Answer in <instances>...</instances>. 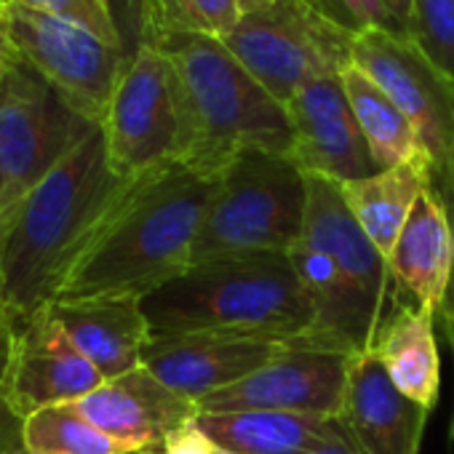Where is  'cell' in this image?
<instances>
[{
	"label": "cell",
	"instance_id": "obj_1",
	"mask_svg": "<svg viewBox=\"0 0 454 454\" xmlns=\"http://www.w3.org/2000/svg\"><path fill=\"white\" fill-rule=\"evenodd\" d=\"M134 179L107 160L102 129L0 214V302L25 324L51 308Z\"/></svg>",
	"mask_w": 454,
	"mask_h": 454
},
{
	"label": "cell",
	"instance_id": "obj_2",
	"mask_svg": "<svg viewBox=\"0 0 454 454\" xmlns=\"http://www.w3.org/2000/svg\"><path fill=\"white\" fill-rule=\"evenodd\" d=\"M214 179L182 163L129 184L99 236L75 265L59 300H145L192 268V249Z\"/></svg>",
	"mask_w": 454,
	"mask_h": 454
},
{
	"label": "cell",
	"instance_id": "obj_3",
	"mask_svg": "<svg viewBox=\"0 0 454 454\" xmlns=\"http://www.w3.org/2000/svg\"><path fill=\"white\" fill-rule=\"evenodd\" d=\"M158 49L168 57L182 110L179 163L216 179L247 150L292 158L294 134L281 105L219 38L176 35Z\"/></svg>",
	"mask_w": 454,
	"mask_h": 454
},
{
	"label": "cell",
	"instance_id": "obj_4",
	"mask_svg": "<svg viewBox=\"0 0 454 454\" xmlns=\"http://www.w3.org/2000/svg\"><path fill=\"white\" fill-rule=\"evenodd\" d=\"M153 334H233L292 345L313 326V302L289 254L192 265L142 300Z\"/></svg>",
	"mask_w": 454,
	"mask_h": 454
},
{
	"label": "cell",
	"instance_id": "obj_5",
	"mask_svg": "<svg viewBox=\"0 0 454 454\" xmlns=\"http://www.w3.org/2000/svg\"><path fill=\"white\" fill-rule=\"evenodd\" d=\"M308 174L286 155L247 150L214 179L192 265L289 254L305 227Z\"/></svg>",
	"mask_w": 454,
	"mask_h": 454
},
{
	"label": "cell",
	"instance_id": "obj_6",
	"mask_svg": "<svg viewBox=\"0 0 454 454\" xmlns=\"http://www.w3.org/2000/svg\"><path fill=\"white\" fill-rule=\"evenodd\" d=\"M0 49L99 126L129 62L126 49L20 0H0Z\"/></svg>",
	"mask_w": 454,
	"mask_h": 454
},
{
	"label": "cell",
	"instance_id": "obj_7",
	"mask_svg": "<svg viewBox=\"0 0 454 454\" xmlns=\"http://www.w3.org/2000/svg\"><path fill=\"white\" fill-rule=\"evenodd\" d=\"M231 51L281 105L318 75H342L353 65L348 33L326 22L310 0H273L241 14L222 38Z\"/></svg>",
	"mask_w": 454,
	"mask_h": 454
},
{
	"label": "cell",
	"instance_id": "obj_8",
	"mask_svg": "<svg viewBox=\"0 0 454 454\" xmlns=\"http://www.w3.org/2000/svg\"><path fill=\"white\" fill-rule=\"evenodd\" d=\"M97 129L99 123L67 105L38 73L9 59L0 89V214L20 203Z\"/></svg>",
	"mask_w": 454,
	"mask_h": 454
},
{
	"label": "cell",
	"instance_id": "obj_9",
	"mask_svg": "<svg viewBox=\"0 0 454 454\" xmlns=\"http://www.w3.org/2000/svg\"><path fill=\"white\" fill-rule=\"evenodd\" d=\"M102 137L113 171L139 179L182 158V110L168 57L137 43L102 118Z\"/></svg>",
	"mask_w": 454,
	"mask_h": 454
},
{
	"label": "cell",
	"instance_id": "obj_10",
	"mask_svg": "<svg viewBox=\"0 0 454 454\" xmlns=\"http://www.w3.org/2000/svg\"><path fill=\"white\" fill-rule=\"evenodd\" d=\"M361 67L411 121L430 160V182L454 174V78L433 67L425 54L393 33H366L353 43Z\"/></svg>",
	"mask_w": 454,
	"mask_h": 454
},
{
	"label": "cell",
	"instance_id": "obj_11",
	"mask_svg": "<svg viewBox=\"0 0 454 454\" xmlns=\"http://www.w3.org/2000/svg\"><path fill=\"white\" fill-rule=\"evenodd\" d=\"M353 356L284 345L265 366L198 403V411H286L334 419L342 411Z\"/></svg>",
	"mask_w": 454,
	"mask_h": 454
},
{
	"label": "cell",
	"instance_id": "obj_12",
	"mask_svg": "<svg viewBox=\"0 0 454 454\" xmlns=\"http://www.w3.org/2000/svg\"><path fill=\"white\" fill-rule=\"evenodd\" d=\"M294 147L292 160L310 176L353 182L380 171L356 121L342 75H318L286 102Z\"/></svg>",
	"mask_w": 454,
	"mask_h": 454
},
{
	"label": "cell",
	"instance_id": "obj_13",
	"mask_svg": "<svg viewBox=\"0 0 454 454\" xmlns=\"http://www.w3.org/2000/svg\"><path fill=\"white\" fill-rule=\"evenodd\" d=\"M105 377L70 342L51 308L17 326L9 369V393L17 414L27 419L38 409L78 403Z\"/></svg>",
	"mask_w": 454,
	"mask_h": 454
},
{
	"label": "cell",
	"instance_id": "obj_14",
	"mask_svg": "<svg viewBox=\"0 0 454 454\" xmlns=\"http://www.w3.org/2000/svg\"><path fill=\"white\" fill-rule=\"evenodd\" d=\"M284 342L233 334H153L142 366L195 406L265 366Z\"/></svg>",
	"mask_w": 454,
	"mask_h": 454
},
{
	"label": "cell",
	"instance_id": "obj_15",
	"mask_svg": "<svg viewBox=\"0 0 454 454\" xmlns=\"http://www.w3.org/2000/svg\"><path fill=\"white\" fill-rule=\"evenodd\" d=\"M302 244L329 254L340 270L390 318L409 302V292L393 276L387 257L369 241L342 198V187L326 176L308 174V214Z\"/></svg>",
	"mask_w": 454,
	"mask_h": 454
},
{
	"label": "cell",
	"instance_id": "obj_16",
	"mask_svg": "<svg viewBox=\"0 0 454 454\" xmlns=\"http://www.w3.org/2000/svg\"><path fill=\"white\" fill-rule=\"evenodd\" d=\"M75 409L131 454H163L166 438L198 417V406L166 387L150 369L139 366L105 380Z\"/></svg>",
	"mask_w": 454,
	"mask_h": 454
},
{
	"label": "cell",
	"instance_id": "obj_17",
	"mask_svg": "<svg viewBox=\"0 0 454 454\" xmlns=\"http://www.w3.org/2000/svg\"><path fill=\"white\" fill-rule=\"evenodd\" d=\"M427 417L393 385L374 353L353 356L340 419L364 454H419Z\"/></svg>",
	"mask_w": 454,
	"mask_h": 454
},
{
	"label": "cell",
	"instance_id": "obj_18",
	"mask_svg": "<svg viewBox=\"0 0 454 454\" xmlns=\"http://www.w3.org/2000/svg\"><path fill=\"white\" fill-rule=\"evenodd\" d=\"M51 316L59 321L70 342L99 369L105 380H115L142 366V353L153 337L150 318L137 297H73L57 300Z\"/></svg>",
	"mask_w": 454,
	"mask_h": 454
},
{
	"label": "cell",
	"instance_id": "obj_19",
	"mask_svg": "<svg viewBox=\"0 0 454 454\" xmlns=\"http://www.w3.org/2000/svg\"><path fill=\"white\" fill-rule=\"evenodd\" d=\"M387 265L409 297L435 316L451 268V227L443 198L433 184H427L411 206L387 254Z\"/></svg>",
	"mask_w": 454,
	"mask_h": 454
},
{
	"label": "cell",
	"instance_id": "obj_20",
	"mask_svg": "<svg viewBox=\"0 0 454 454\" xmlns=\"http://www.w3.org/2000/svg\"><path fill=\"white\" fill-rule=\"evenodd\" d=\"M435 316L417 302H406L385 329L374 356L382 361L393 385L427 411L438 403L441 361L435 345Z\"/></svg>",
	"mask_w": 454,
	"mask_h": 454
},
{
	"label": "cell",
	"instance_id": "obj_21",
	"mask_svg": "<svg viewBox=\"0 0 454 454\" xmlns=\"http://www.w3.org/2000/svg\"><path fill=\"white\" fill-rule=\"evenodd\" d=\"M198 425L231 454H313L329 419L286 411H198Z\"/></svg>",
	"mask_w": 454,
	"mask_h": 454
},
{
	"label": "cell",
	"instance_id": "obj_22",
	"mask_svg": "<svg viewBox=\"0 0 454 454\" xmlns=\"http://www.w3.org/2000/svg\"><path fill=\"white\" fill-rule=\"evenodd\" d=\"M427 184L430 168L425 163H401L364 179L340 182L348 208L385 257L390 254L411 206Z\"/></svg>",
	"mask_w": 454,
	"mask_h": 454
},
{
	"label": "cell",
	"instance_id": "obj_23",
	"mask_svg": "<svg viewBox=\"0 0 454 454\" xmlns=\"http://www.w3.org/2000/svg\"><path fill=\"white\" fill-rule=\"evenodd\" d=\"M342 86L380 171L401 163H425L430 168L427 153L411 121L361 67H345Z\"/></svg>",
	"mask_w": 454,
	"mask_h": 454
},
{
	"label": "cell",
	"instance_id": "obj_24",
	"mask_svg": "<svg viewBox=\"0 0 454 454\" xmlns=\"http://www.w3.org/2000/svg\"><path fill=\"white\" fill-rule=\"evenodd\" d=\"M139 43L158 46L176 35L224 38L239 20L236 0H137Z\"/></svg>",
	"mask_w": 454,
	"mask_h": 454
},
{
	"label": "cell",
	"instance_id": "obj_25",
	"mask_svg": "<svg viewBox=\"0 0 454 454\" xmlns=\"http://www.w3.org/2000/svg\"><path fill=\"white\" fill-rule=\"evenodd\" d=\"M25 446L38 454H131L83 417L75 403L33 411L25 419Z\"/></svg>",
	"mask_w": 454,
	"mask_h": 454
},
{
	"label": "cell",
	"instance_id": "obj_26",
	"mask_svg": "<svg viewBox=\"0 0 454 454\" xmlns=\"http://www.w3.org/2000/svg\"><path fill=\"white\" fill-rule=\"evenodd\" d=\"M406 38L433 67L454 78V0H411Z\"/></svg>",
	"mask_w": 454,
	"mask_h": 454
},
{
	"label": "cell",
	"instance_id": "obj_27",
	"mask_svg": "<svg viewBox=\"0 0 454 454\" xmlns=\"http://www.w3.org/2000/svg\"><path fill=\"white\" fill-rule=\"evenodd\" d=\"M310 4L326 22H332L350 38H361L374 30L406 35V27L393 17L385 0H310Z\"/></svg>",
	"mask_w": 454,
	"mask_h": 454
},
{
	"label": "cell",
	"instance_id": "obj_28",
	"mask_svg": "<svg viewBox=\"0 0 454 454\" xmlns=\"http://www.w3.org/2000/svg\"><path fill=\"white\" fill-rule=\"evenodd\" d=\"M20 4L38 9L43 14H51V17H59L65 22H73V25L94 33L105 43L123 49L121 27L115 22L110 0H20Z\"/></svg>",
	"mask_w": 454,
	"mask_h": 454
},
{
	"label": "cell",
	"instance_id": "obj_29",
	"mask_svg": "<svg viewBox=\"0 0 454 454\" xmlns=\"http://www.w3.org/2000/svg\"><path fill=\"white\" fill-rule=\"evenodd\" d=\"M17 324L0 302V454L25 443V419L17 414L9 393V369H12V348H14Z\"/></svg>",
	"mask_w": 454,
	"mask_h": 454
},
{
	"label": "cell",
	"instance_id": "obj_30",
	"mask_svg": "<svg viewBox=\"0 0 454 454\" xmlns=\"http://www.w3.org/2000/svg\"><path fill=\"white\" fill-rule=\"evenodd\" d=\"M430 184L441 192L446 214H449V227H451V268H449L443 302H441L435 318H438V326H441V332L451 348V356H454V174H449L438 182H430ZM449 443H454V403H451V419H449Z\"/></svg>",
	"mask_w": 454,
	"mask_h": 454
},
{
	"label": "cell",
	"instance_id": "obj_31",
	"mask_svg": "<svg viewBox=\"0 0 454 454\" xmlns=\"http://www.w3.org/2000/svg\"><path fill=\"white\" fill-rule=\"evenodd\" d=\"M163 454H231V451H224L216 441H211L206 430L198 425V417H192L166 438Z\"/></svg>",
	"mask_w": 454,
	"mask_h": 454
},
{
	"label": "cell",
	"instance_id": "obj_32",
	"mask_svg": "<svg viewBox=\"0 0 454 454\" xmlns=\"http://www.w3.org/2000/svg\"><path fill=\"white\" fill-rule=\"evenodd\" d=\"M313 454H364V451L356 443V438L350 435V430L342 425V419L334 417V419H329L326 438L313 449Z\"/></svg>",
	"mask_w": 454,
	"mask_h": 454
},
{
	"label": "cell",
	"instance_id": "obj_33",
	"mask_svg": "<svg viewBox=\"0 0 454 454\" xmlns=\"http://www.w3.org/2000/svg\"><path fill=\"white\" fill-rule=\"evenodd\" d=\"M387 4V9L393 12V17L406 27V22H409V12H411V0H385Z\"/></svg>",
	"mask_w": 454,
	"mask_h": 454
},
{
	"label": "cell",
	"instance_id": "obj_34",
	"mask_svg": "<svg viewBox=\"0 0 454 454\" xmlns=\"http://www.w3.org/2000/svg\"><path fill=\"white\" fill-rule=\"evenodd\" d=\"M241 14H249V12H257V9H265L268 4H273V0H236Z\"/></svg>",
	"mask_w": 454,
	"mask_h": 454
},
{
	"label": "cell",
	"instance_id": "obj_35",
	"mask_svg": "<svg viewBox=\"0 0 454 454\" xmlns=\"http://www.w3.org/2000/svg\"><path fill=\"white\" fill-rule=\"evenodd\" d=\"M6 67H9V59H6L4 49H0V89H4V81H6Z\"/></svg>",
	"mask_w": 454,
	"mask_h": 454
},
{
	"label": "cell",
	"instance_id": "obj_36",
	"mask_svg": "<svg viewBox=\"0 0 454 454\" xmlns=\"http://www.w3.org/2000/svg\"><path fill=\"white\" fill-rule=\"evenodd\" d=\"M6 454H38V451H33V449H27V446L22 443V446H14V449H9Z\"/></svg>",
	"mask_w": 454,
	"mask_h": 454
}]
</instances>
